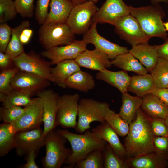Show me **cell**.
I'll return each instance as SVG.
<instances>
[{
  "label": "cell",
  "instance_id": "cell-38",
  "mask_svg": "<svg viewBox=\"0 0 168 168\" xmlns=\"http://www.w3.org/2000/svg\"><path fill=\"white\" fill-rule=\"evenodd\" d=\"M19 70L16 67L2 70L0 74V94L6 95L13 89L11 82Z\"/></svg>",
  "mask_w": 168,
  "mask_h": 168
},
{
  "label": "cell",
  "instance_id": "cell-4",
  "mask_svg": "<svg viewBox=\"0 0 168 168\" xmlns=\"http://www.w3.org/2000/svg\"><path fill=\"white\" fill-rule=\"evenodd\" d=\"M67 139L57 130H53L45 136L46 154L43 160L45 168H60L72 154V150L66 148Z\"/></svg>",
  "mask_w": 168,
  "mask_h": 168
},
{
  "label": "cell",
  "instance_id": "cell-54",
  "mask_svg": "<svg viewBox=\"0 0 168 168\" xmlns=\"http://www.w3.org/2000/svg\"><path fill=\"white\" fill-rule=\"evenodd\" d=\"M93 2L94 3L97 2L99 0H89Z\"/></svg>",
  "mask_w": 168,
  "mask_h": 168
},
{
  "label": "cell",
  "instance_id": "cell-27",
  "mask_svg": "<svg viewBox=\"0 0 168 168\" xmlns=\"http://www.w3.org/2000/svg\"><path fill=\"white\" fill-rule=\"evenodd\" d=\"M155 87L151 74L133 75L131 77L128 91L142 98L146 95L151 93Z\"/></svg>",
  "mask_w": 168,
  "mask_h": 168
},
{
  "label": "cell",
  "instance_id": "cell-29",
  "mask_svg": "<svg viewBox=\"0 0 168 168\" xmlns=\"http://www.w3.org/2000/svg\"><path fill=\"white\" fill-rule=\"evenodd\" d=\"M66 85L69 88L86 93L94 88L95 83L91 75L80 69L68 77Z\"/></svg>",
  "mask_w": 168,
  "mask_h": 168
},
{
  "label": "cell",
  "instance_id": "cell-22",
  "mask_svg": "<svg viewBox=\"0 0 168 168\" xmlns=\"http://www.w3.org/2000/svg\"><path fill=\"white\" fill-rule=\"evenodd\" d=\"M131 77L124 70L112 71L107 68L98 71L96 75L97 80L103 81L115 87L122 94L128 92Z\"/></svg>",
  "mask_w": 168,
  "mask_h": 168
},
{
  "label": "cell",
  "instance_id": "cell-33",
  "mask_svg": "<svg viewBox=\"0 0 168 168\" xmlns=\"http://www.w3.org/2000/svg\"><path fill=\"white\" fill-rule=\"evenodd\" d=\"M155 87L167 88L168 84V61L159 58L154 68L150 73Z\"/></svg>",
  "mask_w": 168,
  "mask_h": 168
},
{
  "label": "cell",
  "instance_id": "cell-15",
  "mask_svg": "<svg viewBox=\"0 0 168 168\" xmlns=\"http://www.w3.org/2000/svg\"><path fill=\"white\" fill-rule=\"evenodd\" d=\"M25 107L22 115L12 124L18 132L40 127L43 123V102L40 98H33L31 102Z\"/></svg>",
  "mask_w": 168,
  "mask_h": 168
},
{
  "label": "cell",
  "instance_id": "cell-52",
  "mask_svg": "<svg viewBox=\"0 0 168 168\" xmlns=\"http://www.w3.org/2000/svg\"><path fill=\"white\" fill-rule=\"evenodd\" d=\"M163 24L166 30L168 31V21L164 22Z\"/></svg>",
  "mask_w": 168,
  "mask_h": 168
},
{
  "label": "cell",
  "instance_id": "cell-19",
  "mask_svg": "<svg viewBox=\"0 0 168 168\" xmlns=\"http://www.w3.org/2000/svg\"><path fill=\"white\" fill-rule=\"evenodd\" d=\"M129 51L150 73L156 65L159 58L157 45H151L148 43L133 46Z\"/></svg>",
  "mask_w": 168,
  "mask_h": 168
},
{
  "label": "cell",
  "instance_id": "cell-43",
  "mask_svg": "<svg viewBox=\"0 0 168 168\" xmlns=\"http://www.w3.org/2000/svg\"><path fill=\"white\" fill-rule=\"evenodd\" d=\"M50 0H38L35 10V18L38 24L42 25L46 20L48 13Z\"/></svg>",
  "mask_w": 168,
  "mask_h": 168
},
{
  "label": "cell",
  "instance_id": "cell-47",
  "mask_svg": "<svg viewBox=\"0 0 168 168\" xmlns=\"http://www.w3.org/2000/svg\"><path fill=\"white\" fill-rule=\"evenodd\" d=\"M159 58L168 61V39L162 44L157 45Z\"/></svg>",
  "mask_w": 168,
  "mask_h": 168
},
{
  "label": "cell",
  "instance_id": "cell-10",
  "mask_svg": "<svg viewBox=\"0 0 168 168\" xmlns=\"http://www.w3.org/2000/svg\"><path fill=\"white\" fill-rule=\"evenodd\" d=\"M116 33L132 46L148 43L149 39L146 35L137 19L130 13L119 19L114 25Z\"/></svg>",
  "mask_w": 168,
  "mask_h": 168
},
{
  "label": "cell",
  "instance_id": "cell-11",
  "mask_svg": "<svg viewBox=\"0 0 168 168\" xmlns=\"http://www.w3.org/2000/svg\"><path fill=\"white\" fill-rule=\"evenodd\" d=\"M50 82L38 75L19 70L12 78L11 85L13 89L31 96L48 87Z\"/></svg>",
  "mask_w": 168,
  "mask_h": 168
},
{
  "label": "cell",
  "instance_id": "cell-39",
  "mask_svg": "<svg viewBox=\"0 0 168 168\" xmlns=\"http://www.w3.org/2000/svg\"><path fill=\"white\" fill-rule=\"evenodd\" d=\"M17 13L14 1L0 0V23H6L13 19Z\"/></svg>",
  "mask_w": 168,
  "mask_h": 168
},
{
  "label": "cell",
  "instance_id": "cell-7",
  "mask_svg": "<svg viewBox=\"0 0 168 168\" xmlns=\"http://www.w3.org/2000/svg\"><path fill=\"white\" fill-rule=\"evenodd\" d=\"M98 10L95 3L89 0L74 6L66 24L75 35L84 34L89 29L92 17Z\"/></svg>",
  "mask_w": 168,
  "mask_h": 168
},
{
  "label": "cell",
  "instance_id": "cell-35",
  "mask_svg": "<svg viewBox=\"0 0 168 168\" xmlns=\"http://www.w3.org/2000/svg\"><path fill=\"white\" fill-rule=\"evenodd\" d=\"M104 168H128L125 160L118 156L107 143L102 151Z\"/></svg>",
  "mask_w": 168,
  "mask_h": 168
},
{
  "label": "cell",
  "instance_id": "cell-26",
  "mask_svg": "<svg viewBox=\"0 0 168 168\" xmlns=\"http://www.w3.org/2000/svg\"><path fill=\"white\" fill-rule=\"evenodd\" d=\"M122 94V104L119 114L129 124L135 119L137 112L141 106L142 99L132 96L127 92Z\"/></svg>",
  "mask_w": 168,
  "mask_h": 168
},
{
  "label": "cell",
  "instance_id": "cell-25",
  "mask_svg": "<svg viewBox=\"0 0 168 168\" xmlns=\"http://www.w3.org/2000/svg\"><path fill=\"white\" fill-rule=\"evenodd\" d=\"M141 109L147 115L165 119L168 116V106L152 93L142 98Z\"/></svg>",
  "mask_w": 168,
  "mask_h": 168
},
{
  "label": "cell",
  "instance_id": "cell-50",
  "mask_svg": "<svg viewBox=\"0 0 168 168\" xmlns=\"http://www.w3.org/2000/svg\"><path fill=\"white\" fill-rule=\"evenodd\" d=\"M152 4H159L160 2H163L165 3H168V0H149Z\"/></svg>",
  "mask_w": 168,
  "mask_h": 168
},
{
  "label": "cell",
  "instance_id": "cell-32",
  "mask_svg": "<svg viewBox=\"0 0 168 168\" xmlns=\"http://www.w3.org/2000/svg\"><path fill=\"white\" fill-rule=\"evenodd\" d=\"M31 96L25 93L13 89L6 95L0 94V100L2 103L3 106L4 107H25L32 101L33 98H31Z\"/></svg>",
  "mask_w": 168,
  "mask_h": 168
},
{
  "label": "cell",
  "instance_id": "cell-46",
  "mask_svg": "<svg viewBox=\"0 0 168 168\" xmlns=\"http://www.w3.org/2000/svg\"><path fill=\"white\" fill-rule=\"evenodd\" d=\"M37 152L32 151L29 152L26 156V162L23 166L24 168H38L39 167L35 161Z\"/></svg>",
  "mask_w": 168,
  "mask_h": 168
},
{
  "label": "cell",
  "instance_id": "cell-30",
  "mask_svg": "<svg viewBox=\"0 0 168 168\" xmlns=\"http://www.w3.org/2000/svg\"><path fill=\"white\" fill-rule=\"evenodd\" d=\"M30 23L28 20L24 21L17 26L12 29L10 40L5 53L13 61L25 52L23 45L21 42L20 36L22 30L29 27Z\"/></svg>",
  "mask_w": 168,
  "mask_h": 168
},
{
  "label": "cell",
  "instance_id": "cell-23",
  "mask_svg": "<svg viewBox=\"0 0 168 168\" xmlns=\"http://www.w3.org/2000/svg\"><path fill=\"white\" fill-rule=\"evenodd\" d=\"M80 67L75 59H70L60 62L52 68L51 75L53 82L63 88L67 87L66 82L68 77L80 70Z\"/></svg>",
  "mask_w": 168,
  "mask_h": 168
},
{
  "label": "cell",
  "instance_id": "cell-14",
  "mask_svg": "<svg viewBox=\"0 0 168 168\" xmlns=\"http://www.w3.org/2000/svg\"><path fill=\"white\" fill-rule=\"evenodd\" d=\"M87 44L83 40H74L70 43L45 49L41 56L49 60L51 65L67 60L75 59L86 49Z\"/></svg>",
  "mask_w": 168,
  "mask_h": 168
},
{
  "label": "cell",
  "instance_id": "cell-1",
  "mask_svg": "<svg viewBox=\"0 0 168 168\" xmlns=\"http://www.w3.org/2000/svg\"><path fill=\"white\" fill-rule=\"evenodd\" d=\"M128 133L124 140L127 159L154 152L155 136L148 116L139 108L135 119L129 124Z\"/></svg>",
  "mask_w": 168,
  "mask_h": 168
},
{
  "label": "cell",
  "instance_id": "cell-37",
  "mask_svg": "<svg viewBox=\"0 0 168 168\" xmlns=\"http://www.w3.org/2000/svg\"><path fill=\"white\" fill-rule=\"evenodd\" d=\"M25 110V107L2 106L0 109V120L4 123L13 124L21 116Z\"/></svg>",
  "mask_w": 168,
  "mask_h": 168
},
{
  "label": "cell",
  "instance_id": "cell-49",
  "mask_svg": "<svg viewBox=\"0 0 168 168\" xmlns=\"http://www.w3.org/2000/svg\"><path fill=\"white\" fill-rule=\"evenodd\" d=\"M30 39L31 38L25 35L21 32L20 36V39L23 44H27L29 42Z\"/></svg>",
  "mask_w": 168,
  "mask_h": 168
},
{
  "label": "cell",
  "instance_id": "cell-8",
  "mask_svg": "<svg viewBox=\"0 0 168 168\" xmlns=\"http://www.w3.org/2000/svg\"><path fill=\"white\" fill-rule=\"evenodd\" d=\"M80 97L78 93L65 94L59 96L56 118L57 126H59L65 128H75Z\"/></svg>",
  "mask_w": 168,
  "mask_h": 168
},
{
  "label": "cell",
  "instance_id": "cell-16",
  "mask_svg": "<svg viewBox=\"0 0 168 168\" xmlns=\"http://www.w3.org/2000/svg\"><path fill=\"white\" fill-rule=\"evenodd\" d=\"M44 138L43 130L40 127L18 132L15 147L17 154L22 156L32 151L37 152L44 145Z\"/></svg>",
  "mask_w": 168,
  "mask_h": 168
},
{
  "label": "cell",
  "instance_id": "cell-13",
  "mask_svg": "<svg viewBox=\"0 0 168 168\" xmlns=\"http://www.w3.org/2000/svg\"><path fill=\"white\" fill-rule=\"evenodd\" d=\"M130 13V6L123 0H106L92 19V23L114 25L123 16Z\"/></svg>",
  "mask_w": 168,
  "mask_h": 168
},
{
  "label": "cell",
  "instance_id": "cell-9",
  "mask_svg": "<svg viewBox=\"0 0 168 168\" xmlns=\"http://www.w3.org/2000/svg\"><path fill=\"white\" fill-rule=\"evenodd\" d=\"M13 63L20 70L31 73L53 82L51 64L39 54L31 51L25 52L13 60Z\"/></svg>",
  "mask_w": 168,
  "mask_h": 168
},
{
  "label": "cell",
  "instance_id": "cell-51",
  "mask_svg": "<svg viewBox=\"0 0 168 168\" xmlns=\"http://www.w3.org/2000/svg\"><path fill=\"white\" fill-rule=\"evenodd\" d=\"M73 3L74 6L83 3L87 0H70Z\"/></svg>",
  "mask_w": 168,
  "mask_h": 168
},
{
  "label": "cell",
  "instance_id": "cell-31",
  "mask_svg": "<svg viewBox=\"0 0 168 168\" xmlns=\"http://www.w3.org/2000/svg\"><path fill=\"white\" fill-rule=\"evenodd\" d=\"M17 132L12 124L3 122L0 124V157L5 156L15 147Z\"/></svg>",
  "mask_w": 168,
  "mask_h": 168
},
{
  "label": "cell",
  "instance_id": "cell-28",
  "mask_svg": "<svg viewBox=\"0 0 168 168\" xmlns=\"http://www.w3.org/2000/svg\"><path fill=\"white\" fill-rule=\"evenodd\" d=\"M112 65L126 71L137 75H144L148 72L146 68L129 51L117 56L111 61Z\"/></svg>",
  "mask_w": 168,
  "mask_h": 168
},
{
  "label": "cell",
  "instance_id": "cell-2",
  "mask_svg": "<svg viewBox=\"0 0 168 168\" xmlns=\"http://www.w3.org/2000/svg\"><path fill=\"white\" fill-rule=\"evenodd\" d=\"M57 130L69 142L72 147V154L64 163L68 168L74 167L77 162L94 151H102L107 143L99 135L89 130L82 134L73 133L66 129Z\"/></svg>",
  "mask_w": 168,
  "mask_h": 168
},
{
  "label": "cell",
  "instance_id": "cell-40",
  "mask_svg": "<svg viewBox=\"0 0 168 168\" xmlns=\"http://www.w3.org/2000/svg\"><path fill=\"white\" fill-rule=\"evenodd\" d=\"M17 12L23 18H30L34 15V0H15Z\"/></svg>",
  "mask_w": 168,
  "mask_h": 168
},
{
  "label": "cell",
  "instance_id": "cell-21",
  "mask_svg": "<svg viewBox=\"0 0 168 168\" xmlns=\"http://www.w3.org/2000/svg\"><path fill=\"white\" fill-rule=\"evenodd\" d=\"M91 131L106 141L119 157L125 160L127 159L125 147L120 141L118 135L105 121L92 129Z\"/></svg>",
  "mask_w": 168,
  "mask_h": 168
},
{
  "label": "cell",
  "instance_id": "cell-48",
  "mask_svg": "<svg viewBox=\"0 0 168 168\" xmlns=\"http://www.w3.org/2000/svg\"><path fill=\"white\" fill-rule=\"evenodd\" d=\"M13 61L5 53L0 52V67L2 70L7 69V68Z\"/></svg>",
  "mask_w": 168,
  "mask_h": 168
},
{
  "label": "cell",
  "instance_id": "cell-36",
  "mask_svg": "<svg viewBox=\"0 0 168 168\" xmlns=\"http://www.w3.org/2000/svg\"><path fill=\"white\" fill-rule=\"evenodd\" d=\"M75 168H103L102 151L97 150L90 153L85 158L77 162Z\"/></svg>",
  "mask_w": 168,
  "mask_h": 168
},
{
  "label": "cell",
  "instance_id": "cell-3",
  "mask_svg": "<svg viewBox=\"0 0 168 168\" xmlns=\"http://www.w3.org/2000/svg\"><path fill=\"white\" fill-rule=\"evenodd\" d=\"M130 14L137 19L149 39L153 37L167 38L162 20L165 13L159 4L137 7L130 6Z\"/></svg>",
  "mask_w": 168,
  "mask_h": 168
},
{
  "label": "cell",
  "instance_id": "cell-20",
  "mask_svg": "<svg viewBox=\"0 0 168 168\" xmlns=\"http://www.w3.org/2000/svg\"><path fill=\"white\" fill-rule=\"evenodd\" d=\"M50 10L44 23H66L74 6L70 0H50Z\"/></svg>",
  "mask_w": 168,
  "mask_h": 168
},
{
  "label": "cell",
  "instance_id": "cell-18",
  "mask_svg": "<svg viewBox=\"0 0 168 168\" xmlns=\"http://www.w3.org/2000/svg\"><path fill=\"white\" fill-rule=\"evenodd\" d=\"M75 60L80 67L98 71L112 65L111 61L107 56L96 49H86Z\"/></svg>",
  "mask_w": 168,
  "mask_h": 168
},
{
  "label": "cell",
  "instance_id": "cell-42",
  "mask_svg": "<svg viewBox=\"0 0 168 168\" xmlns=\"http://www.w3.org/2000/svg\"><path fill=\"white\" fill-rule=\"evenodd\" d=\"M153 146L154 152L168 161V136H155Z\"/></svg>",
  "mask_w": 168,
  "mask_h": 168
},
{
  "label": "cell",
  "instance_id": "cell-6",
  "mask_svg": "<svg viewBox=\"0 0 168 168\" xmlns=\"http://www.w3.org/2000/svg\"><path fill=\"white\" fill-rule=\"evenodd\" d=\"M38 31L39 42L45 49L70 43L75 34L66 23H44Z\"/></svg>",
  "mask_w": 168,
  "mask_h": 168
},
{
  "label": "cell",
  "instance_id": "cell-45",
  "mask_svg": "<svg viewBox=\"0 0 168 168\" xmlns=\"http://www.w3.org/2000/svg\"><path fill=\"white\" fill-rule=\"evenodd\" d=\"M152 93L158 98L165 104L168 106V88L155 87L152 90Z\"/></svg>",
  "mask_w": 168,
  "mask_h": 168
},
{
  "label": "cell",
  "instance_id": "cell-17",
  "mask_svg": "<svg viewBox=\"0 0 168 168\" xmlns=\"http://www.w3.org/2000/svg\"><path fill=\"white\" fill-rule=\"evenodd\" d=\"M37 96L43 102V123L44 135L45 136L57 127L56 118L58 94L51 89H44L39 93Z\"/></svg>",
  "mask_w": 168,
  "mask_h": 168
},
{
  "label": "cell",
  "instance_id": "cell-53",
  "mask_svg": "<svg viewBox=\"0 0 168 168\" xmlns=\"http://www.w3.org/2000/svg\"><path fill=\"white\" fill-rule=\"evenodd\" d=\"M166 123L168 127V116L165 119Z\"/></svg>",
  "mask_w": 168,
  "mask_h": 168
},
{
  "label": "cell",
  "instance_id": "cell-44",
  "mask_svg": "<svg viewBox=\"0 0 168 168\" xmlns=\"http://www.w3.org/2000/svg\"><path fill=\"white\" fill-rule=\"evenodd\" d=\"M12 29L6 23L0 24V52L5 53L10 40Z\"/></svg>",
  "mask_w": 168,
  "mask_h": 168
},
{
  "label": "cell",
  "instance_id": "cell-24",
  "mask_svg": "<svg viewBox=\"0 0 168 168\" xmlns=\"http://www.w3.org/2000/svg\"><path fill=\"white\" fill-rule=\"evenodd\" d=\"M128 168H166L168 161L155 152L125 160Z\"/></svg>",
  "mask_w": 168,
  "mask_h": 168
},
{
  "label": "cell",
  "instance_id": "cell-12",
  "mask_svg": "<svg viewBox=\"0 0 168 168\" xmlns=\"http://www.w3.org/2000/svg\"><path fill=\"white\" fill-rule=\"evenodd\" d=\"M97 25L92 23L89 30L83 34L82 40L87 44H92L95 49L106 54L110 60L129 51L127 47L111 42L100 35L98 32Z\"/></svg>",
  "mask_w": 168,
  "mask_h": 168
},
{
  "label": "cell",
  "instance_id": "cell-5",
  "mask_svg": "<svg viewBox=\"0 0 168 168\" xmlns=\"http://www.w3.org/2000/svg\"><path fill=\"white\" fill-rule=\"evenodd\" d=\"M110 108L108 103L93 99L84 98L80 100L78 104V119L76 131L82 134L91 128L90 124L94 121L100 123L105 121V117Z\"/></svg>",
  "mask_w": 168,
  "mask_h": 168
},
{
  "label": "cell",
  "instance_id": "cell-41",
  "mask_svg": "<svg viewBox=\"0 0 168 168\" xmlns=\"http://www.w3.org/2000/svg\"><path fill=\"white\" fill-rule=\"evenodd\" d=\"M148 116L151 128L154 135L155 136H168V127L165 119Z\"/></svg>",
  "mask_w": 168,
  "mask_h": 168
},
{
  "label": "cell",
  "instance_id": "cell-34",
  "mask_svg": "<svg viewBox=\"0 0 168 168\" xmlns=\"http://www.w3.org/2000/svg\"><path fill=\"white\" fill-rule=\"evenodd\" d=\"M105 121L117 133L118 135L126 136L128 133L129 124L126 123L119 114L109 108L105 117Z\"/></svg>",
  "mask_w": 168,
  "mask_h": 168
},
{
  "label": "cell",
  "instance_id": "cell-55",
  "mask_svg": "<svg viewBox=\"0 0 168 168\" xmlns=\"http://www.w3.org/2000/svg\"><path fill=\"white\" fill-rule=\"evenodd\" d=\"M167 88H168V85H167Z\"/></svg>",
  "mask_w": 168,
  "mask_h": 168
}]
</instances>
